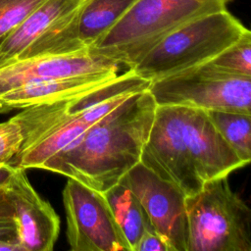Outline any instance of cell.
Here are the masks:
<instances>
[{"label": "cell", "mask_w": 251, "mask_h": 251, "mask_svg": "<svg viewBox=\"0 0 251 251\" xmlns=\"http://www.w3.org/2000/svg\"><path fill=\"white\" fill-rule=\"evenodd\" d=\"M120 71H105L67 77L34 79L0 92V113L67 99L111 80Z\"/></svg>", "instance_id": "13"}, {"label": "cell", "mask_w": 251, "mask_h": 251, "mask_svg": "<svg viewBox=\"0 0 251 251\" xmlns=\"http://www.w3.org/2000/svg\"><path fill=\"white\" fill-rule=\"evenodd\" d=\"M9 165H0V180H3L8 174Z\"/></svg>", "instance_id": "23"}, {"label": "cell", "mask_w": 251, "mask_h": 251, "mask_svg": "<svg viewBox=\"0 0 251 251\" xmlns=\"http://www.w3.org/2000/svg\"><path fill=\"white\" fill-rule=\"evenodd\" d=\"M103 195L130 251H133L141 235L153 228L145 210L135 194L121 181L104 191Z\"/></svg>", "instance_id": "14"}, {"label": "cell", "mask_w": 251, "mask_h": 251, "mask_svg": "<svg viewBox=\"0 0 251 251\" xmlns=\"http://www.w3.org/2000/svg\"><path fill=\"white\" fill-rule=\"evenodd\" d=\"M84 0H46L0 39V66L29 57L79 50L76 28Z\"/></svg>", "instance_id": "6"}, {"label": "cell", "mask_w": 251, "mask_h": 251, "mask_svg": "<svg viewBox=\"0 0 251 251\" xmlns=\"http://www.w3.org/2000/svg\"><path fill=\"white\" fill-rule=\"evenodd\" d=\"M133 251H171V249L162 236L152 228L141 235Z\"/></svg>", "instance_id": "21"}, {"label": "cell", "mask_w": 251, "mask_h": 251, "mask_svg": "<svg viewBox=\"0 0 251 251\" xmlns=\"http://www.w3.org/2000/svg\"><path fill=\"white\" fill-rule=\"evenodd\" d=\"M7 185L21 250H53L60 231V219L55 210L33 188L25 170L9 165Z\"/></svg>", "instance_id": "10"}, {"label": "cell", "mask_w": 251, "mask_h": 251, "mask_svg": "<svg viewBox=\"0 0 251 251\" xmlns=\"http://www.w3.org/2000/svg\"><path fill=\"white\" fill-rule=\"evenodd\" d=\"M0 250L22 251L17 240L16 226L13 219L0 220Z\"/></svg>", "instance_id": "20"}, {"label": "cell", "mask_w": 251, "mask_h": 251, "mask_svg": "<svg viewBox=\"0 0 251 251\" xmlns=\"http://www.w3.org/2000/svg\"><path fill=\"white\" fill-rule=\"evenodd\" d=\"M156 107L148 90L133 94L42 169L103 193L140 162Z\"/></svg>", "instance_id": "1"}, {"label": "cell", "mask_w": 251, "mask_h": 251, "mask_svg": "<svg viewBox=\"0 0 251 251\" xmlns=\"http://www.w3.org/2000/svg\"><path fill=\"white\" fill-rule=\"evenodd\" d=\"M147 90L157 106L251 115V76L229 74L209 63L152 81Z\"/></svg>", "instance_id": "5"}, {"label": "cell", "mask_w": 251, "mask_h": 251, "mask_svg": "<svg viewBox=\"0 0 251 251\" xmlns=\"http://www.w3.org/2000/svg\"><path fill=\"white\" fill-rule=\"evenodd\" d=\"M178 107L184 141L204 182L228 176L246 165L217 130L206 111Z\"/></svg>", "instance_id": "11"}, {"label": "cell", "mask_w": 251, "mask_h": 251, "mask_svg": "<svg viewBox=\"0 0 251 251\" xmlns=\"http://www.w3.org/2000/svg\"><path fill=\"white\" fill-rule=\"evenodd\" d=\"M120 181L135 194L153 228L162 236L171 251H187L185 194L140 162Z\"/></svg>", "instance_id": "9"}, {"label": "cell", "mask_w": 251, "mask_h": 251, "mask_svg": "<svg viewBox=\"0 0 251 251\" xmlns=\"http://www.w3.org/2000/svg\"><path fill=\"white\" fill-rule=\"evenodd\" d=\"M22 141L21 127L13 117L0 123V165H9L18 154Z\"/></svg>", "instance_id": "19"}, {"label": "cell", "mask_w": 251, "mask_h": 251, "mask_svg": "<svg viewBox=\"0 0 251 251\" xmlns=\"http://www.w3.org/2000/svg\"><path fill=\"white\" fill-rule=\"evenodd\" d=\"M14 209L10 199L7 185V176L0 180V220L13 219Z\"/></svg>", "instance_id": "22"}, {"label": "cell", "mask_w": 251, "mask_h": 251, "mask_svg": "<svg viewBox=\"0 0 251 251\" xmlns=\"http://www.w3.org/2000/svg\"><path fill=\"white\" fill-rule=\"evenodd\" d=\"M206 112L223 138L246 165L249 164L251 160V115L222 110Z\"/></svg>", "instance_id": "16"}, {"label": "cell", "mask_w": 251, "mask_h": 251, "mask_svg": "<svg viewBox=\"0 0 251 251\" xmlns=\"http://www.w3.org/2000/svg\"><path fill=\"white\" fill-rule=\"evenodd\" d=\"M227 176L186 196L187 251H251V212Z\"/></svg>", "instance_id": "4"}, {"label": "cell", "mask_w": 251, "mask_h": 251, "mask_svg": "<svg viewBox=\"0 0 251 251\" xmlns=\"http://www.w3.org/2000/svg\"><path fill=\"white\" fill-rule=\"evenodd\" d=\"M136 0H84L77 20V39L89 49Z\"/></svg>", "instance_id": "15"}, {"label": "cell", "mask_w": 251, "mask_h": 251, "mask_svg": "<svg viewBox=\"0 0 251 251\" xmlns=\"http://www.w3.org/2000/svg\"><path fill=\"white\" fill-rule=\"evenodd\" d=\"M248 31L227 9L208 13L167 34L129 69L152 82L209 62Z\"/></svg>", "instance_id": "3"}, {"label": "cell", "mask_w": 251, "mask_h": 251, "mask_svg": "<svg viewBox=\"0 0 251 251\" xmlns=\"http://www.w3.org/2000/svg\"><path fill=\"white\" fill-rule=\"evenodd\" d=\"M140 163L185 196L197 193L205 183L197 173L182 135L178 106H157Z\"/></svg>", "instance_id": "8"}, {"label": "cell", "mask_w": 251, "mask_h": 251, "mask_svg": "<svg viewBox=\"0 0 251 251\" xmlns=\"http://www.w3.org/2000/svg\"><path fill=\"white\" fill-rule=\"evenodd\" d=\"M63 203L71 250L130 251L103 193L68 177Z\"/></svg>", "instance_id": "7"}, {"label": "cell", "mask_w": 251, "mask_h": 251, "mask_svg": "<svg viewBox=\"0 0 251 251\" xmlns=\"http://www.w3.org/2000/svg\"><path fill=\"white\" fill-rule=\"evenodd\" d=\"M207 63L229 74L251 76V32L245 33Z\"/></svg>", "instance_id": "17"}, {"label": "cell", "mask_w": 251, "mask_h": 251, "mask_svg": "<svg viewBox=\"0 0 251 251\" xmlns=\"http://www.w3.org/2000/svg\"><path fill=\"white\" fill-rule=\"evenodd\" d=\"M230 0H136L89 50L127 69L167 34Z\"/></svg>", "instance_id": "2"}, {"label": "cell", "mask_w": 251, "mask_h": 251, "mask_svg": "<svg viewBox=\"0 0 251 251\" xmlns=\"http://www.w3.org/2000/svg\"><path fill=\"white\" fill-rule=\"evenodd\" d=\"M46 0H0V39Z\"/></svg>", "instance_id": "18"}, {"label": "cell", "mask_w": 251, "mask_h": 251, "mask_svg": "<svg viewBox=\"0 0 251 251\" xmlns=\"http://www.w3.org/2000/svg\"><path fill=\"white\" fill-rule=\"evenodd\" d=\"M123 66L89 49L62 55H41L0 66V92L28 80L120 71Z\"/></svg>", "instance_id": "12"}]
</instances>
